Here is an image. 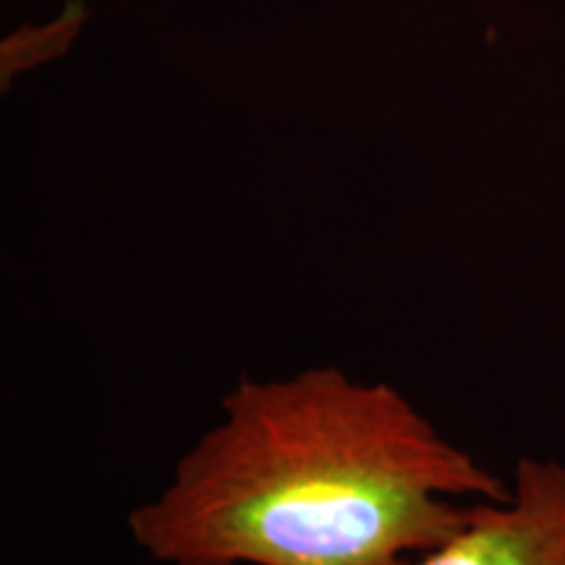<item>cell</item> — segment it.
<instances>
[{"mask_svg": "<svg viewBox=\"0 0 565 565\" xmlns=\"http://www.w3.org/2000/svg\"><path fill=\"white\" fill-rule=\"evenodd\" d=\"M414 565H565V463L524 456L505 500H475L466 526Z\"/></svg>", "mask_w": 565, "mask_h": 565, "instance_id": "obj_2", "label": "cell"}, {"mask_svg": "<svg viewBox=\"0 0 565 565\" xmlns=\"http://www.w3.org/2000/svg\"><path fill=\"white\" fill-rule=\"evenodd\" d=\"M508 494L398 387L315 364L242 374L126 526L160 565H414Z\"/></svg>", "mask_w": 565, "mask_h": 565, "instance_id": "obj_1", "label": "cell"}]
</instances>
